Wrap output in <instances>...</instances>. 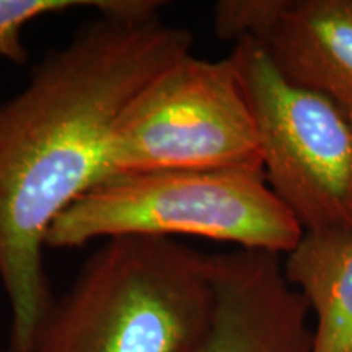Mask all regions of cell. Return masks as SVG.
I'll return each instance as SVG.
<instances>
[{
	"label": "cell",
	"mask_w": 352,
	"mask_h": 352,
	"mask_svg": "<svg viewBox=\"0 0 352 352\" xmlns=\"http://www.w3.org/2000/svg\"><path fill=\"white\" fill-rule=\"evenodd\" d=\"M263 170L256 124L232 52L183 56L145 85L109 132L103 179L166 170ZM264 173V171H263Z\"/></svg>",
	"instance_id": "4"
},
{
	"label": "cell",
	"mask_w": 352,
	"mask_h": 352,
	"mask_svg": "<svg viewBox=\"0 0 352 352\" xmlns=\"http://www.w3.org/2000/svg\"><path fill=\"white\" fill-rule=\"evenodd\" d=\"M279 0H222L214 7L215 34L240 41L258 39L271 23Z\"/></svg>",
	"instance_id": "10"
},
{
	"label": "cell",
	"mask_w": 352,
	"mask_h": 352,
	"mask_svg": "<svg viewBox=\"0 0 352 352\" xmlns=\"http://www.w3.org/2000/svg\"><path fill=\"white\" fill-rule=\"evenodd\" d=\"M277 70L352 116V0H279L259 39Z\"/></svg>",
	"instance_id": "7"
},
{
	"label": "cell",
	"mask_w": 352,
	"mask_h": 352,
	"mask_svg": "<svg viewBox=\"0 0 352 352\" xmlns=\"http://www.w3.org/2000/svg\"><path fill=\"white\" fill-rule=\"evenodd\" d=\"M212 287L208 327L183 352H311L310 308L285 277L280 254L215 253Z\"/></svg>",
	"instance_id": "6"
},
{
	"label": "cell",
	"mask_w": 352,
	"mask_h": 352,
	"mask_svg": "<svg viewBox=\"0 0 352 352\" xmlns=\"http://www.w3.org/2000/svg\"><path fill=\"white\" fill-rule=\"evenodd\" d=\"M96 3L98 0H0V60L28 63L23 32L33 21L72 8H95Z\"/></svg>",
	"instance_id": "9"
},
{
	"label": "cell",
	"mask_w": 352,
	"mask_h": 352,
	"mask_svg": "<svg viewBox=\"0 0 352 352\" xmlns=\"http://www.w3.org/2000/svg\"><path fill=\"white\" fill-rule=\"evenodd\" d=\"M283 267L315 315L311 352H352V232L303 233Z\"/></svg>",
	"instance_id": "8"
},
{
	"label": "cell",
	"mask_w": 352,
	"mask_h": 352,
	"mask_svg": "<svg viewBox=\"0 0 352 352\" xmlns=\"http://www.w3.org/2000/svg\"><path fill=\"white\" fill-rule=\"evenodd\" d=\"M303 233L263 170H166L94 184L56 219L46 248L121 236H199L285 256Z\"/></svg>",
	"instance_id": "3"
},
{
	"label": "cell",
	"mask_w": 352,
	"mask_h": 352,
	"mask_svg": "<svg viewBox=\"0 0 352 352\" xmlns=\"http://www.w3.org/2000/svg\"><path fill=\"white\" fill-rule=\"evenodd\" d=\"M212 307V254L175 239H111L54 298L32 352H183Z\"/></svg>",
	"instance_id": "2"
},
{
	"label": "cell",
	"mask_w": 352,
	"mask_h": 352,
	"mask_svg": "<svg viewBox=\"0 0 352 352\" xmlns=\"http://www.w3.org/2000/svg\"><path fill=\"white\" fill-rule=\"evenodd\" d=\"M3 352H10V351H3Z\"/></svg>",
	"instance_id": "11"
},
{
	"label": "cell",
	"mask_w": 352,
	"mask_h": 352,
	"mask_svg": "<svg viewBox=\"0 0 352 352\" xmlns=\"http://www.w3.org/2000/svg\"><path fill=\"white\" fill-rule=\"evenodd\" d=\"M264 178L305 233L352 232V116L290 82L252 38L235 43Z\"/></svg>",
	"instance_id": "5"
},
{
	"label": "cell",
	"mask_w": 352,
	"mask_h": 352,
	"mask_svg": "<svg viewBox=\"0 0 352 352\" xmlns=\"http://www.w3.org/2000/svg\"><path fill=\"white\" fill-rule=\"evenodd\" d=\"M192 43L189 30L158 13H98L0 103V284L10 352H32L56 298L43 259L47 230L103 179L104 145L122 109Z\"/></svg>",
	"instance_id": "1"
}]
</instances>
